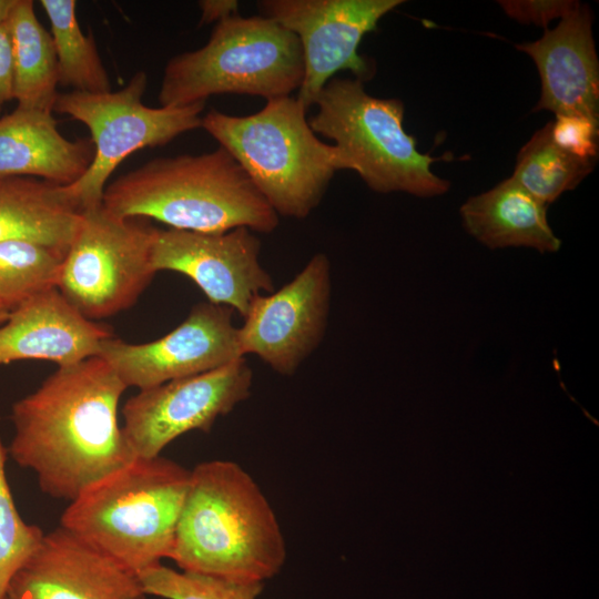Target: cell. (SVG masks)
I'll return each mask as SVG.
<instances>
[{
	"mask_svg": "<svg viewBox=\"0 0 599 599\" xmlns=\"http://www.w3.org/2000/svg\"><path fill=\"white\" fill-rule=\"evenodd\" d=\"M233 313L227 306L202 302L163 337L143 344L110 337L98 356L126 387L139 390L205 373L244 357Z\"/></svg>",
	"mask_w": 599,
	"mask_h": 599,
	"instance_id": "13",
	"label": "cell"
},
{
	"mask_svg": "<svg viewBox=\"0 0 599 599\" xmlns=\"http://www.w3.org/2000/svg\"><path fill=\"white\" fill-rule=\"evenodd\" d=\"M309 126L335 141L349 170L377 193L405 192L419 197L446 193L449 181L430 166L445 159L420 153L403 126L404 104L369 95L358 79L332 78L314 103Z\"/></svg>",
	"mask_w": 599,
	"mask_h": 599,
	"instance_id": "7",
	"label": "cell"
},
{
	"mask_svg": "<svg viewBox=\"0 0 599 599\" xmlns=\"http://www.w3.org/2000/svg\"><path fill=\"white\" fill-rule=\"evenodd\" d=\"M88 140H69L52 112L17 106L0 118V176H27L68 186L89 169Z\"/></svg>",
	"mask_w": 599,
	"mask_h": 599,
	"instance_id": "18",
	"label": "cell"
},
{
	"mask_svg": "<svg viewBox=\"0 0 599 599\" xmlns=\"http://www.w3.org/2000/svg\"><path fill=\"white\" fill-rule=\"evenodd\" d=\"M8 449L0 438V599L20 567L34 554L43 530L20 516L6 475Z\"/></svg>",
	"mask_w": 599,
	"mask_h": 599,
	"instance_id": "26",
	"label": "cell"
},
{
	"mask_svg": "<svg viewBox=\"0 0 599 599\" xmlns=\"http://www.w3.org/2000/svg\"><path fill=\"white\" fill-rule=\"evenodd\" d=\"M18 0H0V26L8 22Z\"/></svg>",
	"mask_w": 599,
	"mask_h": 599,
	"instance_id": "31",
	"label": "cell"
},
{
	"mask_svg": "<svg viewBox=\"0 0 599 599\" xmlns=\"http://www.w3.org/2000/svg\"><path fill=\"white\" fill-rule=\"evenodd\" d=\"M82 211L65 186L35 177L0 176V242H34L65 254Z\"/></svg>",
	"mask_w": 599,
	"mask_h": 599,
	"instance_id": "20",
	"label": "cell"
},
{
	"mask_svg": "<svg viewBox=\"0 0 599 599\" xmlns=\"http://www.w3.org/2000/svg\"><path fill=\"white\" fill-rule=\"evenodd\" d=\"M200 23L220 22L226 18L238 14V2L235 0H202Z\"/></svg>",
	"mask_w": 599,
	"mask_h": 599,
	"instance_id": "30",
	"label": "cell"
},
{
	"mask_svg": "<svg viewBox=\"0 0 599 599\" xmlns=\"http://www.w3.org/2000/svg\"><path fill=\"white\" fill-rule=\"evenodd\" d=\"M10 309L8 307H6L4 305L0 304V324H2L3 322H6V319L8 318L9 314H10Z\"/></svg>",
	"mask_w": 599,
	"mask_h": 599,
	"instance_id": "32",
	"label": "cell"
},
{
	"mask_svg": "<svg viewBox=\"0 0 599 599\" xmlns=\"http://www.w3.org/2000/svg\"><path fill=\"white\" fill-rule=\"evenodd\" d=\"M146 87V73L138 71L118 91L58 93L53 111L83 123L94 148L89 169L65 186L82 210L102 204L108 180L132 153L201 128L205 103L151 108L142 102Z\"/></svg>",
	"mask_w": 599,
	"mask_h": 599,
	"instance_id": "9",
	"label": "cell"
},
{
	"mask_svg": "<svg viewBox=\"0 0 599 599\" xmlns=\"http://www.w3.org/2000/svg\"><path fill=\"white\" fill-rule=\"evenodd\" d=\"M126 388L100 356L59 367L12 405L8 454L42 493L72 501L136 457L118 420Z\"/></svg>",
	"mask_w": 599,
	"mask_h": 599,
	"instance_id": "1",
	"label": "cell"
},
{
	"mask_svg": "<svg viewBox=\"0 0 599 599\" xmlns=\"http://www.w3.org/2000/svg\"><path fill=\"white\" fill-rule=\"evenodd\" d=\"M155 231L148 219L118 216L103 204L83 209L57 288L93 322L130 308L156 274Z\"/></svg>",
	"mask_w": 599,
	"mask_h": 599,
	"instance_id": "8",
	"label": "cell"
},
{
	"mask_svg": "<svg viewBox=\"0 0 599 599\" xmlns=\"http://www.w3.org/2000/svg\"><path fill=\"white\" fill-rule=\"evenodd\" d=\"M139 576L62 527L47 534L2 599H146Z\"/></svg>",
	"mask_w": 599,
	"mask_h": 599,
	"instance_id": "15",
	"label": "cell"
},
{
	"mask_svg": "<svg viewBox=\"0 0 599 599\" xmlns=\"http://www.w3.org/2000/svg\"><path fill=\"white\" fill-rule=\"evenodd\" d=\"M331 292V263L316 253L292 281L254 298L237 327L242 355H256L281 375L295 374L325 336Z\"/></svg>",
	"mask_w": 599,
	"mask_h": 599,
	"instance_id": "12",
	"label": "cell"
},
{
	"mask_svg": "<svg viewBox=\"0 0 599 599\" xmlns=\"http://www.w3.org/2000/svg\"><path fill=\"white\" fill-rule=\"evenodd\" d=\"M138 576L146 596L162 599H260L264 586L173 569L162 562Z\"/></svg>",
	"mask_w": 599,
	"mask_h": 599,
	"instance_id": "25",
	"label": "cell"
},
{
	"mask_svg": "<svg viewBox=\"0 0 599 599\" xmlns=\"http://www.w3.org/2000/svg\"><path fill=\"white\" fill-rule=\"evenodd\" d=\"M595 162L559 149L550 136V122L520 149L511 177L547 206L573 190L592 172Z\"/></svg>",
	"mask_w": 599,
	"mask_h": 599,
	"instance_id": "23",
	"label": "cell"
},
{
	"mask_svg": "<svg viewBox=\"0 0 599 599\" xmlns=\"http://www.w3.org/2000/svg\"><path fill=\"white\" fill-rule=\"evenodd\" d=\"M8 22L17 106L53 112L59 93L57 55L50 32L35 16L34 2L18 0Z\"/></svg>",
	"mask_w": 599,
	"mask_h": 599,
	"instance_id": "21",
	"label": "cell"
},
{
	"mask_svg": "<svg viewBox=\"0 0 599 599\" xmlns=\"http://www.w3.org/2000/svg\"><path fill=\"white\" fill-rule=\"evenodd\" d=\"M13 100L12 42L9 22L0 26V113Z\"/></svg>",
	"mask_w": 599,
	"mask_h": 599,
	"instance_id": "29",
	"label": "cell"
},
{
	"mask_svg": "<svg viewBox=\"0 0 599 599\" xmlns=\"http://www.w3.org/2000/svg\"><path fill=\"white\" fill-rule=\"evenodd\" d=\"M516 48L531 58L539 72L541 89L535 112L599 120V61L587 4L580 3L540 39Z\"/></svg>",
	"mask_w": 599,
	"mask_h": 599,
	"instance_id": "16",
	"label": "cell"
},
{
	"mask_svg": "<svg viewBox=\"0 0 599 599\" xmlns=\"http://www.w3.org/2000/svg\"><path fill=\"white\" fill-rule=\"evenodd\" d=\"M466 231L489 248L530 247L555 253L561 246L547 220V205L511 176L460 206Z\"/></svg>",
	"mask_w": 599,
	"mask_h": 599,
	"instance_id": "19",
	"label": "cell"
},
{
	"mask_svg": "<svg viewBox=\"0 0 599 599\" xmlns=\"http://www.w3.org/2000/svg\"><path fill=\"white\" fill-rule=\"evenodd\" d=\"M253 372L244 357L219 368L141 389L122 407L123 435L136 457L152 458L177 437L209 433L246 400Z\"/></svg>",
	"mask_w": 599,
	"mask_h": 599,
	"instance_id": "10",
	"label": "cell"
},
{
	"mask_svg": "<svg viewBox=\"0 0 599 599\" xmlns=\"http://www.w3.org/2000/svg\"><path fill=\"white\" fill-rule=\"evenodd\" d=\"M0 326V366L17 361H49L59 367L98 356L109 329L85 318L57 287L14 307Z\"/></svg>",
	"mask_w": 599,
	"mask_h": 599,
	"instance_id": "17",
	"label": "cell"
},
{
	"mask_svg": "<svg viewBox=\"0 0 599 599\" xmlns=\"http://www.w3.org/2000/svg\"><path fill=\"white\" fill-rule=\"evenodd\" d=\"M403 0H264L261 16L275 20L300 40L304 78L297 100L308 109L338 71L364 82L374 75L370 60L358 53L366 33Z\"/></svg>",
	"mask_w": 599,
	"mask_h": 599,
	"instance_id": "11",
	"label": "cell"
},
{
	"mask_svg": "<svg viewBox=\"0 0 599 599\" xmlns=\"http://www.w3.org/2000/svg\"><path fill=\"white\" fill-rule=\"evenodd\" d=\"M303 78V51L292 31L264 16L235 14L217 22L202 48L166 63L159 102L186 106L229 93L268 101L290 97Z\"/></svg>",
	"mask_w": 599,
	"mask_h": 599,
	"instance_id": "6",
	"label": "cell"
},
{
	"mask_svg": "<svg viewBox=\"0 0 599 599\" xmlns=\"http://www.w3.org/2000/svg\"><path fill=\"white\" fill-rule=\"evenodd\" d=\"M554 143L566 153L597 162L599 151V120L581 114H557L550 122Z\"/></svg>",
	"mask_w": 599,
	"mask_h": 599,
	"instance_id": "27",
	"label": "cell"
},
{
	"mask_svg": "<svg viewBox=\"0 0 599 599\" xmlns=\"http://www.w3.org/2000/svg\"><path fill=\"white\" fill-rule=\"evenodd\" d=\"M180 570L262 582L286 560L278 519L255 479L240 464L212 459L190 469L170 557Z\"/></svg>",
	"mask_w": 599,
	"mask_h": 599,
	"instance_id": "2",
	"label": "cell"
},
{
	"mask_svg": "<svg viewBox=\"0 0 599 599\" xmlns=\"http://www.w3.org/2000/svg\"><path fill=\"white\" fill-rule=\"evenodd\" d=\"M64 253L28 241L0 242V304L14 307L57 287Z\"/></svg>",
	"mask_w": 599,
	"mask_h": 599,
	"instance_id": "24",
	"label": "cell"
},
{
	"mask_svg": "<svg viewBox=\"0 0 599 599\" xmlns=\"http://www.w3.org/2000/svg\"><path fill=\"white\" fill-rule=\"evenodd\" d=\"M260 252L261 241L247 227L220 233L156 229L151 262L155 273L183 274L207 302L227 306L244 317L256 296L274 290Z\"/></svg>",
	"mask_w": 599,
	"mask_h": 599,
	"instance_id": "14",
	"label": "cell"
},
{
	"mask_svg": "<svg viewBox=\"0 0 599 599\" xmlns=\"http://www.w3.org/2000/svg\"><path fill=\"white\" fill-rule=\"evenodd\" d=\"M40 4L50 21L59 85L89 93L111 91L94 38L91 33L84 34L79 24L77 1L41 0Z\"/></svg>",
	"mask_w": 599,
	"mask_h": 599,
	"instance_id": "22",
	"label": "cell"
},
{
	"mask_svg": "<svg viewBox=\"0 0 599 599\" xmlns=\"http://www.w3.org/2000/svg\"><path fill=\"white\" fill-rule=\"evenodd\" d=\"M306 112L290 95L268 100L245 116L212 109L201 125L236 160L277 215L298 220L319 204L335 172L349 170L342 151L314 133Z\"/></svg>",
	"mask_w": 599,
	"mask_h": 599,
	"instance_id": "5",
	"label": "cell"
},
{
	"mask_svg": "<svg viewBox=\"0 0 599 599\" xmlns=\"http://www.w3.org/2000/svg\"><path fill=\"white\" fill-rule=\"evenodd\" d=\"M102 204L118 216L194 232L270 233L278 225L276 212L222 146L149 161L106 184Z\"/></svg>",
	"mask_w": 599,
	"mask_h": 599,
	"instance_id": "3",
	"label": "cell"
},
{
	"mask_svg": "<svg viewBox=\"0 0 599 599\" xmlns=\"http://www.w3.org/2000/svg\"><path fill=\"white\" fill-rule=\"evenodd\" d=\"M504 12L522 24L547 26L555 19H564L573 12L580 2L573 0H499Z\"/></svg>",
	"mask_w": 599,
	"mask_h": 599,
	"instance_id": "28",
	"label": "cell"
},
{
	"mask_svg": "<svg viewBox=\"0 0 599 599\" xmlns=\"http://www.w3.org/2000/svg\"><path fill=\"white\" fill-rule=\"evenodd\" d=\"M190 469L135 457L70 501L60 527L135 572L171 557Z\"/></svg>",
	"mask_w": 599,
	"mask_h": 599,
	"instance_id": "4",
	"label": "cell"
}]
</instances>
